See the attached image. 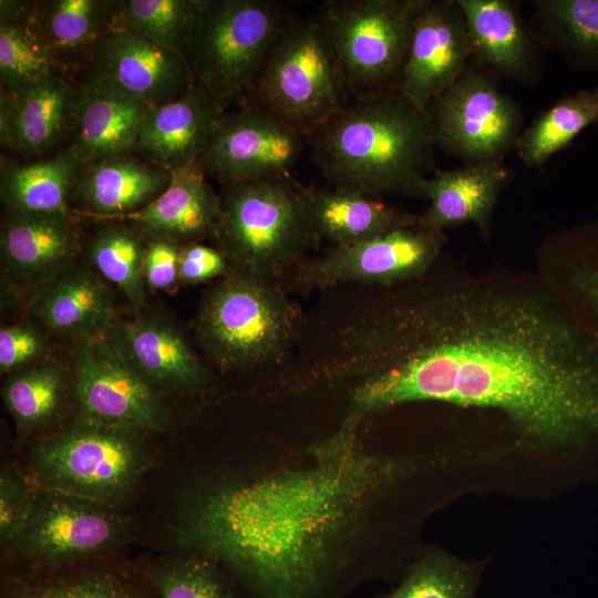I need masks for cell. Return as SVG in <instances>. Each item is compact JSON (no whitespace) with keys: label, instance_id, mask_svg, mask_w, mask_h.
Segmentation results:
<instances>
[{"label":"cell","instance_id":"7402d4cb","mask_svg":"<svg viewBox=\"0 0 598 598\" xmlns=\"http://www.w3.org/2000/svg\"><path fill=\"white\" fill-rule=\"evenodd\" d=\"M28 309L48 330L73 341L102 336L117 319L109 286L79 261L31 289Z\"/></svg>","mask_w":598,"mask_h":598},{"label":"cell","instance_id":"f1b7e54d","mask_svg":"<svg viewBox=\"0 0 598 598\" xmlns=\"http://www.w3.org/2000/svg\"><path fill=\"white\" fill-rule=\"evenodd\" d=\"M112 0L30 1L31 19L60 71L84 69L97 41L111 30Z\"/></svg>","mask_w":598,"mask_h":598},{"label":"cell","instance_id":"7c38bea8","mask_svg":"<svg viewBox=\"0 0 598 598\" xmlns=\"http://www.w3.org/2000/svg\"><path fill=\"white\" fill-rule=\"evenodd\" d=\"M70 373L84 421L135 432L159 430L169 422L158 391L130 367L104 334L74 341Z\"/></svg>","mask_w":598,"mask_h":598},{"label":"cell","instance_id":"d6986e66","mask_svg":"<svg viewBox=\"0 0 598 598\" xmlns=\"http://www.w3.org/2000/svg\"><path fill=\"white\" fill-rule=\"evenodd\" d=\"M224 110L198 84L150 110L133 153L168 173L198 163Z\"/></svg>","mask_w":598,"mask_h":598},{"label":"cell","instance_id":"83f0119b","mask_svg":"<svg viewBox=\"0 0 598 598\" xmlns=\"http://www.w3.org/2000/svg\"><path fill=\"white\" fill-rule=\"evenodd\" d=\"M308 192L316 233L334 247L360 244L417 220V214L365 194L315 186H308Z\"/></svg>","mask_w":598,"mask_h":598},{"label":"cell","instance_id":"ba28073f","mask_svg":"<svg viewBox=\"0 0 598 598\" xmlns=\"http://www.w3.org/2000/svg\"><path fill=\"white\" fill-rule=\"evenodd\" d=\"M136 433L83 421L37 446L30 478L42 492L101 506L117 502L135 487L150 462Z\"/></svg>","mask_w":598,"mask_h":598},{"label":"cell","instance_id":"f546056e","mask_svg":"<svg viewBox=\"0 0 598 598\" xmlns=\"http://www.w3.org/2000/svg\"><path fill=\"white\" fill-rule=\"evenodd\" d=\"M81 159L69 148L25 165L3 163L0 197L6 208L27 213L72 214L70 200Z\"/></svg>","mask_w":598,"mask_h":598},{"label":"cell","instance_id":"8fae6325","mask_svg":"<svg viewBox=\"0 0 598 598\" xmlns=\"http://www.w3.org/2000/svg\"><path fill=\"white\" fill-rule=\"evenodd\" d=\"M427 112L435 145L465 163L503 161L522 134L519 105L476 68L468 66Z\"/></svg>","mask_w":598,"mask_h":598},{"label":"cell","instance_id":"e575fe53","mask_svg":"<svg viewBox=\"0 0 598 598\" xmlns=\"http://www.w3.org/2000/svg\"><path fill=\"white\" fill-rule=\"evenodd\" d=\"M198 2L112 0L111 30L140 34L188 61Z\"/></svg>","mask_w":598,"mask_h":598},{"label":"cell","instance_id":"ab89813d","mask_svg":"<svg viewBox=\"0 0 598 598\" xmlns=\"http://www.w3.org/2000/svg\"><path fill=\"white\" fill-rule=\"evenodd\" d=\"M30 481L13 468L0 476V542L2 548L18 544L31 517L35 497Z\"/></svg>","mask_w":598,"mask_h":598},{"label":"cell","instance_id":"f35d334b","mask_svg":"<svg viewBox=\"0 0 598 598\" xmlns=\"http://www.w3.org/2000/svg\"><path fill=\"white\" fill-rule=\"evenodd\" d=\"M145 575L157 598H233L223 577L208 560L164 561L151 567Z\"/></svg>","mask_w":598,"mask_h":598},{"label":"cell","instance_id":"1f68e13d","mask_svg":"<svg viewBox=\"0 0 598 598\" xmlns=\"http://www.w3.org/2000/svg\"><path fill=\"white\" fill-rule=\"evenodd\" d=\"M62 73L30 16V1H0L2 91L16 94L31 83Z\"/></svg>","mask_w":598,"mask_h":598},{"label":"cell","instance_id":"44dd1931","mask_svg":"<svg viewBox=\"0 0 598 598\" xmlns=\"http://www.w3.org/2000/svg\"><path fill=\"white\" fill-rule=\"evenodd\" d=\"M85 75L79 83L75 122L66 148L82 163L133 153L152 106L110 82Z\"/></svg>","mask_w":598,"mask_h":598},{"label":"cell","instance_id":"836d02e7","mask_svg":"<svg viewBox=\"0 0 598 598\" xmlns=\"http://www.w3.org/2000/svg\"><path fill=\"white\" fill-rule=\"evenodd\" d=\"M145 245L146 238L128 223L111 219L92 234L85 246L91 267L122 292L133 310L145 301Z\"/></svg>","mask_w":598,"mask_h":598},{"label":"cell","instance_id":"52a82bcc","mask_svg":"<svg viewBox=\"0 0 598 598\" xmlns=\"http://www.w3.org/2000/svg\"><path fill=\"white\" fill-rule=\"evenodd\" d=\"M350 100L340 63L317 19L293 16L246 104L261 107L306 137Z\"/></svg>","mask_w":598,"mask_h":598},{"label":"cell","instance_id":"4fadbf2b","mask_svg":"<svg viewBox=\"0 0 598 598\" xmlns=\"http://www.w3.org/2000/svg\"><path fill=\"white\" fill-rule=\"evenodd\" d=\"M305 146L303 135L247 103L221 113L198 163L221 184L291 176Z\"/></svg>","mask_w":598,"mask_h":598},{"label":"cell","instance_id":"ee69618b","mask_svg":"<svg viewBox=\"0 0 598 598\" xmlns=\"http://www.w3.org/2000/svg\"><path fill=\"white\" fill-rule=\"evenodd\" d=\"M13 96L1 90L0 94V143L3 147L14 148L11 133Z\"/></svg>","mask_w":598,"mask_h":598},{"label":"cell","instance_id":"30bf717a","mask_svg":"<svg viewBox=\"0 0 598 598\" xmlns=\"http://www.w3.org/2000/svg\"><path fill=\"white\" fill-rule=\"evenodd\" d=\"M447 236L416 223L373 239L306 258L281 280L289 291L340 286H393L423 275L444 252Z\"/></svg>","mask_w":598,"mask_h":598},{"label":"cell","instance_id":"9c48e42d","mask_svg":"<svg viewBox=\"0 0 598 598\" xmlns=\"http://www.w3.org/2000/svg\"><path fill=\"white\" fill-rule=\"evenodd\" d=\"M421 0H328L316 19L344 74L351 99L401 92Z\"/></svg>","mask_w":598,"mask_h":598},{"label":"cell","instance_id":"603a6c76","mask_svg":"<svg viewBox=\"0 0 598 598\" xmlns=\"http://www.w3.org/2000/svg\"><path fill=\"white\" fill-rule=\"evenodd\" d=\"M470 37L472 58L489 72L533 85L540 76V55L532 30L508 0H457ZM539 44V43H538Z\"/></svg>","mask_w":598,"mask_h":598},{"label":"cell","instance_id":"5bb4252c","mask_svg":"<svg viewBox=\"0 0 598 598\" xmlns=\"http://www.w3.org/2000/svg\"><path fill=\"white\" fill-rule=\"evenodd\" d=\"M471 58L467 25L457 0H421L401 93L427 109L466 71Z\"/></svg>","mask_w":598,"mask_h":598},{"label":"cell","instance_id":"2e32d148","mask_svg":"<svg viewBox=\"0 0 598 598\" xmlns=\"http://www.w3.org/2000/svg\"><path fill=\"white\" fill-rule=\"evenodd\" d=\"M83 70L152 107L179 99L195 84L186 59L121 30H110L97 41Z\"/></svg>","mask_w":598,"mask_h":598},{"label":"cell","instance_id":"3957f363","mask_svg":"<svg viewBox=\"0 0 598 598\" xmlns=\"http://www.w3.org/2000/svg\"><path fill=\"white\" fill-rule=\"evenodd\" d=\"M306 144L330 187L377 198H421L422 183L435 171L427 109L401 92L351 99Z\"/></svg>","mask_w":598,"mask_h":598},{"label":"cell","instance_id":"7bdbcfd3","mask_svg":"<svg viewBox=\"0 0 598 598\" xmlns=\"http://www.w3.org/2000/svg\"><path fill=\"white\" fill-rule=\"evenodd\" d=\"M231 267L220 249L205 246L199 241L182 246L179 259V281L198 283L213 278H221Z\"/></svg>","mask_w":598,"mask_h":598},{"label":"cell","instance_id":"277c9868","mask_svg":"<svg viewBox=\"0 0 598 598\" xmlns=\"http://www.w3.org/2000/svg\"><path fill=\"white\" fill-rule=\"evenodd\" d=\"M302 328L280 281L233 268L205 295L195 319L200 348L223 371L280 365Z\"/></svg>","mask_w":598,"mask_h":598},{"label":"cell","instance_id":"cb8c5ba5","mask_svg":"<svg viewBox=\"0 0 598 598\" xmlns=\"http://www.w3.org/2000/svg\"><path fill=\"white\" fill-rule=\"evenodd\" d=\"M171 174V182L162 194L144 208L120 219L145 238H164L181 245L215 236L220 200L202 165L195 163Z\"/></svg>","mask_w":598,"mask_h":598},{"label":"cell","instance_id":"ac0fdd59","mask_svg":"<svg viewBox=\"0 0 598 598\" xmlns=\"http://www.w3.org/2000/svg\"><path fill=\"white\" fill-rule=\"evenodd\" d=\"M104 336L130 367L156 390L189 393L206 380V371L187 341L161 317L117 318Z\"/></svg>","mask_w":598,"mask_h":598},{"label":"cell","instance_id":"d6a6232c","mask_svg":"<svg viewBox=\"0 0 598 598\" xmlns=\"http://www.w3.org/2000/svg\"><path fill=\"white\" fill-rule=\"evenodd\" d=\"M595 124H598V84L564 95L540 113L518 137L517 157L527 167H540Z\"/></svg>","mask_w":598,"mask_h":598},{"label":"cell","instance_id":"6da1fadb","mask_svg":"<svg viewBox=\"0 0 598 598\" xmlns=\"http://www.w3.org/2000/svg\"><path fill=\"white\" fill-rule=\"evenodd\" d=\"M306 362L348 386L342 425L413 402L495 413L530 444L598 448V337L538 270L447 252L360 286Z\"/></svg>","mask_w":598,"mask_h":598},{"label":"cell","instance_id":"7a4b0ae2","mask_svg":"<svg viewBox=\"0 0 598 598\" xmlns=\"http://www.w3.org/2000/svg\"><path fill=\"white\" fill-rule=\"evenodd\" d=\"M313 464L219 489L192 513L185 539L227 564L261 598H315L338 571L333 546L391 477L341 430Z\"/></svg>","mask_w":598,"mask_h":598},{"label":"cell","instance_id":"5b68a950","mask_svg":"<svg viewBox=\"0 0 598 598\" xmlns=\"http://www.w3.org/2000/svg\"><path fill=\"white\" fill-rule=\"evenodd\" d=\"M215 237L235 270L280 281L319 239L308 186L291 176L223 184Z\"/></svg>","mask_w":598,"mask_h":598},{"label":"cell","instance_id":"9a60e30c","mask_svg":"<svg viewBox=\"0 0 598 598\" xmlns=\"http://www.w3.org/2000/svg\"><path fill=\"white\" fill-rule=\"evenodd\" d=\"M18 543L38 564H69L111 547L124 533L120 517L101 505L42 492Z\"/></svg>","mask_w":598,"mask_h":598},{"label":"cell","instance_id":"484cf974","mask_svg":"<svg viewBox=\"0 0 598 598\" xmlns=\"http://www.w3.org/2000/svg\"><path fill=\"white\" fill-rule=\"evenodd\" d=\"M535 269L598 337V218L546 235Z\"/></svg>","mask_w":598,"mask_h":598},{"label":"cell","instance_id":"74e56055","mask_svg":"<svg viewBox=\"0 0 598 598\" xmlns=\"http://www.w3.org/2000/svg\"><path fill=\"white\" fill-rule=\"evenodd\" d=\"M473 570L450 557L434 555L416 563L383 598H473Z\"/></svg>","mask_w":598,"mask_h":598},{"label":"cell","instance_id":"60d3db41","mask_svg":"<svg viewBox=\"0 0 598 598\" xmlns=\"http://www.w3.org/2000/svg\"><path fill=\"white\" fill-rule=\"evenodd\" d=\"M49 344L41 330L31 322L4 326L0 330V371L9 373L41 361Z\"/></svg>","mask_w":598,"mask_h":598},{"label":"cell","instance_id":"4dcf8cb0","mask_svg":"<svg viewBox=\"0 0 598 598\" xmlns=\"http://www.w3.org/2000/svg\"><path fill=\"white\" fill-rule=\"evenodd\" d=\"M532 32L573 69L598 70V0H534Z\"/></svg>","mask_w":598,"mask_h":598},{"label":"cell","instance_id":"b9f144b4","mask_svg":"<svg viewBox=\"0 0 598 598\" xmlns=\"http://www.w3.org/2000/svg\"><path fill=\"white\" fill-rule=\"evenodd\" d=\"M181 244L164 238H146L143 272L146 286L171 290L179 281Z\"/></svg>","mask_w":598,"mask_h":598},{"label":"cell","instance_id":"d4e9b609","mask_svg":"<svg viewBox=\"0 0 598 598\" xmlns=\"http://www.w3.org/2000/svg\"><path fill=\"white\" fill-rule=\"evenodd\" d=\"M171 178L134 153L113 155L81 164L71 198L91 215L115 219L147 206Z\"/></svg>","mask_w":598,"mask_h":598},{"label":"cell","instance_id":"8d00e7d4","mask_svg":"<svg viewBox=\"0 0 598 598\" xmlns=\"http://www.w3.org/2000/svg\"><path fill=\"white\" fill-rule=\"evenodd\" d=\"M71 373L55 361L19 370L2 388L6 409L22 431L50 422L60 411Z\"/></svg>","mask_w":598,"mask_h":598},{"label":"cell","instance_id":"4316f807","mask_svg":"<svg viewBox=\"0 0 598 598\" xmlns=\"http://www.w3.org/2000/svg\"><path fill=\"white\" fill-rule=\"evenodd\" d=\"M12 96L11 133L16 150L39 155L69 141L75 122L79 83L68 74L51 73Z\"/></svg>","mask_w":598,"mask_h":598},{"label":"cell","instance_id":"d590c367","mask_svg":"<svg viewBox=\"0 0 598 598\" xmlns=\"http://www.w3.org/2000/svg\"><path fill=\"white\" fill-rule=\"evenodd\" d=\"M4 598H157L146 575L113 569L47 575L14 582Z\"/></svg>","mask_w":598,"mask_h":598},{"label":"cell","instance_id":"ffe728a7","mask_svg":"<svg viewBox=\"0 0 598 598\" xmlns=\"http://www.w3.org/2000/svg\"><path fill=\"white\" fill-rule=\"evenodd\" d=\"M433 173L421 185V199L429 205L417 214L419 223L444 231L471 223L488 239L499 194L511 177L503 161L465 163Z\"/></svg>","mask_w":598,"mask_h":598},{"label":"cell","instance_id":"e0dca14e","mask_svg":"<svg viewBox=\"0 0 598 598\" xmlns=\"http://www.w3.org/2000/svg\"><path fill=\"white\" fill-rule=\"evenodd\" d=\"M0 251L7 279L31 290L79 261L82 234L72 214L6 208Z\"/></svg>","mask_w":598,"mask_h":598},{"label":"cell","instance_id":"8992f818","mask_svg":"<svg viewBox=\"0 0 598 598\" xmlns=\"http://www.w3.org/2000/svg\"><path fill=\"white\" fill-rule=\"evenodd\" d=\"M292 18L274 0H199L188 50L196 84L224 111L246 104Z\"/></svg>","mask_w":598,"mask_h":598}]
</instances>
